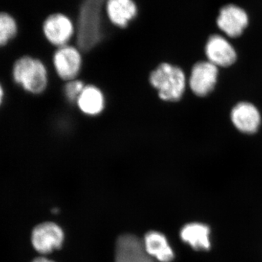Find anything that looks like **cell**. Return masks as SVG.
Returning <instances> with one entry per match:
<instances>
[{
	"mask_svg": "<svg viewBox=\"0 0 262 262\" xmlns=\"http://www.w3.org/2000/svg\"><path fill=\"white\" fill-rule=\"evenodd\" d=\"M106 0H82L77 24L79 49L89 51L103 37V10Z\"/></svg>",
	"mask_w": 262,
	"mask_h": 262,
	"instance_id": "1",
	"label": "cell"
},
{
	"mask_svg": "<svg viewBox=\"0 0 262 262\" xmlns=\"http://www.w3.org/2000/svg\"><path fill=\"white\" fill-rule=\"evenodd\" d=\"M12 75L15 83L32 94L44 92L48 83V70L40 60L26 56L15 62Z\"/></svg>",
	"mask_w": 262,
	"mask_h": 262,
	"instance_id": "2",
	"label": "cell"
},
{
	"mask_svg": "<svg viewBox=\"0 0 262 262\" xmlns=\"http://www.w3.org/2000/svg\"><path fill=\"white\" fill-rule=\"evenodd\" d=\"M149 82L158 91L159 97L165 101L181 99L186 88L184 72L178 67L163 63L151 72Z\"/></svg>",
	"mask_w": 262,
	"mask_h": 262,
	"instance_id": "3",
	"label": "cell"
},
{
	"mask_svg": "<svg viewBox=\"0 0 262 262\" xmlns=\"http://www.w3.org/2000/svg\"><path fill=\"white\" fill-rule=\"evenodd\" d=\"M42 32L48 42L60 48L68 45L75 34V27L70 17L53 13L43 22Z\"/></svg>",
	"mask_w": 262,
	"mask_h": 262,
	"instance_id": "4",
	"label": "cell"
},
{
	"mask_svg": "<svg viewBox=\"0 0 262 262\" xmlns=\"http://www.w3.org/2000/svg\"><path fill=\"white\" fill-rule=\"evenodd\" d=\"M53 66L57 75L62 80H76L82 68V56L79 48L67 46L58 48L53 55Z\"/></svg>",
	"mask_w": 262,
	"mask_h": 262,
	"instance_id": "5",
	"label": "cell"
},
{
	"mask_svg": "<svg viewBox=\"0 0 262 262\" xmlns=\"http://www.w3.org/2000/svg\"><path fill=\"white\" fill-rule=\"evenodd\" d=\"M31 239L33 247L37 252L47 254L61 247L63 232L56 224L44 222L34 227Z\"/></svg>",
	"mask_w": 262,
	"mask_h": 262,
	"instance_id": "6",
	"label": "cell"
},
{
	"mask_svg": "<svg viewBox=\"0 0 262 262\" xmlns=\"http://www.w3.org/2000/svg\"><path fill=\"white\" fill-rule=\"evenodd\" d=\"M218 77V68L209 61L198 62L193 67L189 86L194 94L206 96L214 89Z\"/></svg>",
	"mask_w": 262,
	"mask_h": 262,
	"instance_id": "7",
	"label": "cell"
},
{
	"mask_svg": "<svg viewBox=\"0 0 262 262\" xmlns=\"http://www.w3.org/2000/svg\"><path fill=\"white\" fill-rule=\"evenodd\" d=\"M146 252L144 244L133 234H123L117 239L115 262H154Z\"/></svg>",
	"mask_w": 262,
	"mask_h": 262,
	"instance_id": "8",
	"label": "cell"
},
{
	"mask_svg": "<svg viewBox=\"0 0 262 262\" xmlns=\"http://www.w3.org/2000/svg\"><path fill=\"white\" fill-rule=\"evenodd\" d=\"M248 24L247 13L235 5H228L220 10L217 25L229 37H238Z\"/></svg>",
	"mask_w": 262,
	"mask_h": 262,
	"instance_id": "9",
	"label": "cell"
},
{
	"mask_svg": "<svg viewBox=\"0 0 262 262\" xmlns=\"http://www.w3.org/2000/svg\"><path fill=\"white\" fill-rule=\"evenodd\" d=\"M206 54L208 61L216 67H229L237 59L234 48L227 39L218 34L212 35L208 39Z\"/></svg>",
	"mask_w": 262,
	"mask_h": 262,
	"instance_id": "10",
	"label": "cell"
},
{
	"mask_svg": "<svg viewBox=\"0 0 262 262\" xmlns=\"http://www.w3.org/2000/svg\"><path fill=\"white\" fill-rule=\"evenodd\" d=\"M104 10L110 22L122 29L127 27L138 14L134 0H106Z\"/></svg>",
	"mask_w": 262,
	"mask_h": 262,
	"instance_id": "11",
	"label": "cell"
},
{
	"mask_svg": "<svg viewBox=\"0 0 262 262\" xmlns=\"http://www.w3.org/2000/svg\"><path fill=\"white\" fill-rule=\"evenodd\" d=\"M231 120L237 130L247 134L256 133L261 123L257 108L247 102L239 103L234 106L231 113Z\"/></svg>",
	"mask_w": 262,
	"mask_h": 262,
	"instance_id": "12",
	"label": "cell"
},
{
	"mask_svg": "<svg viewBox=\"0 0 262 262\" xmlns=\"http://www.w3.org/2000/svg\"><path fill=\"white\" fill-rule=\"evenodd\" d=\"M77 106L84 115L96 116L100 115L105 107V98L102 91L96 86L87 85L77 101Z\"/></svg>",
	"mask_w": 262,
	"mask_h": 262,
	"instance_id": "13",
	"label": "cell"
},
{
	"mask_svg": "<svg viewBox=\"0 0 262 262\" xmlns=\"http://www.w3.org/2000/svg\"><path fill=\"white\" fill-rule=\"evenodd\" d=\"M210 229L201 223H191L184 226L181 231V237L196 251H207L211 248Z\"/></svg>",
	"mask_w": 262,
	"mask_h": 262,
	"instance_id": "14",
	"label": "cell"
},
{
	"mask_svg": "<svg viewBox=\"0 0 262 262\" xmlns=\"http://www.w3.org/2000/svg\"><path fill=\"white\" fill-rule=\"evenodd\" d=\"M144 247L149 256H155L161 262H170L174 258V253L168 241L160 232H148L144 238Z\"/></svg>",
	"mask_w": 262,
	"mask_h": 262,
	"instance_id": "15",
	"label": "cell"
},
{
	"mask_svg": "<svg viewBox=\"0 0 262 262\" xmlns=\"http://www.w3.org/2000/svg\"><path fill=\"white\" fill-rule=\"evenodd\" d=\"M19 26L16 18L8 11H0V48L5 47L18 35Z\"/></svg>",
	"mask_w": 262,
	"mask_h": 262,
	"instance_id": "16",
	"label": "cell"
},
{
	"mask_svg": "<svg viewBox=\"0 0 262 262\" xmlns=\"http://www.w3.org/2000/svg\"><path fill=\"white\" fill-rule=\"evenodd\" d=\"M84 87L85 85L82 81L78 80L69 81L64 87L66 98L70 102H75L80 97Z\"/></svg>",
	"mask_w": 262,
	"mask_h": 262,
	"instance_id": "17",
	"label": "cell"
},
{
	"mask_svg": "<svg viewBox=\"0 0 262 262\" xmlns=\"http://www.w3.org/2000/svg\"><path fill=\"white\" fill-rule=\"evenodd\" d=\"M4 89H3V85H2L1 83H0V106H1L2 103L3 102V100H4Z\"/></svg>",
	"mask_w": 262,
	"mask_h": 262,
	"instance_id": "18",
	"label": "cell"
},
{
	"mask_svg": "<svg viewBox=\"0 0 262 262\" xmlns=\"http://www.w3.org/2000/svg\"><path fill=\"white\" fill-rule=\"evenodd\" d=\"M32 262H54L51 261V260L48 259V258L45 257H38L35 259L33 260Z\"/></svg>",
	"mask_w": 262,
	"mask_h": 262,
	"instance_id": "19",
	"label": "cell"
}]
</instances>
